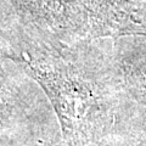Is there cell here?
<instances>
[{"label":"cell","instance_id":"1","mask_svg":"<svg viewBox=\"0 0 146 146\" xmlns=\"http://www.w3.org/2000/svg\"><path fill=\"white\" fill-rule=\"evenodd\" d=\"M144 96H145V100H146V90L144 91Z\"/></svg>","mask_w":146,"mask_h":146}]
</instances>
